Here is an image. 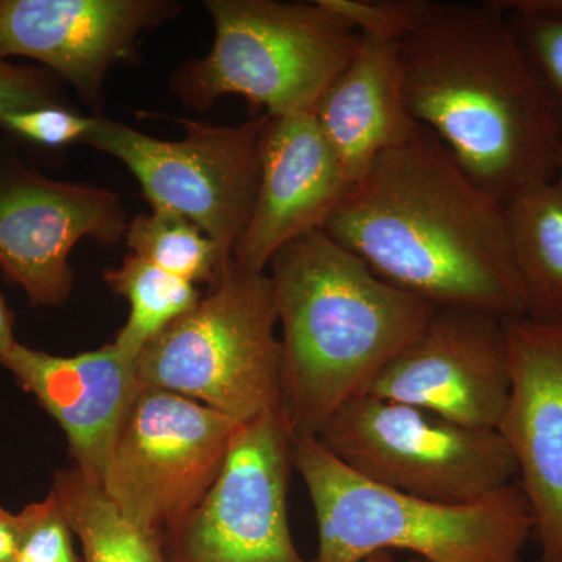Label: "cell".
I'll return each mask as SVG.
<instances>
[{"instance_id": "9a60e30c", "label": "cell", "mask_w": 562, "mask_h": 562, "mask_svg": "<svg viewBox=\"0 0 562 562\" xmlns=\"http://www.w3.org/2000/svg\"><path fill=\"white\" fill-rule=\"evenodd\" d=\"M262 114L260 187L233 257L247 272H268L286 244L324 231L353 188L313 113Z\"/></svg>"}, {"instance_id": "4316f807", "label": "cell", "mask_w": 562, "mask_h": 562, "mask_svg": "<svg viewBox=\"0 0 562 562\" xmlns=\"http://www.w3.org/2000/svg\"><path fill=\"white\" fill-rule=\"evenodd\" d=\"M20 535V514L7 512L0 506V562H16Z\"/></svg>"}, {"instance_id": "5b68a950", "label": "cell", "mask_w": 562, "mask_h": 562, "mask_svg": "<svg viewBox=\"0 0 562 562\" xmlns=\"http://www.w3.org/2000/svg\"><path fill=\"white\" fill-rule=\"evenodd\" d=\"M205 7L213 46L172 77V90L195 110L241 95L271 116L314 113L361 46L357 27L324 0H206Z\"/></svg>"}, {"instance_id": "ac0fdd59", "label": "cell", "mask_w": 562, "mask_h": 562, "mask_svg": "<svg viewBox=\"0 0 562 562\" xmlns=\"http://www.w3.org/2000/svg\"><path fill=\"white\" fill-rule=\"evenodd\" d=\"M525 317L562 324V190L538 184L503 203Z\"/></svg>"}, {"instance_id": "ba28073f", "label": "cell", "mask_w": 562, "mask_h": 562, "mask_svg": "<svg viewBox=\"0 0 562 562\" xmlns=\"http://www.w3.org/2000/svg\"><path fill=\"white\" fill-rule=\"evenodd\" d=\"M176 121L184 136L166 140L95 116L83 144L127 166L151 210L194 222L231 266L257 202L265 114L239 125Z\"/></svg>"}, {"instance_id": "7a4b0ae2", "label": "cell", "mask_w": 562, "mask_h": 562, "mask_svg": "<svg viewBox=\"0 0 562 562\" xmlns=\"http://www.w3.org/2000/svg\"><path fill=\"white\" fill-rule=\"evenodd\" d=\"M398 63L413 120L480 188L505 203L554 180L552 102L498 0L431 2Z\"/></svg>"}, {"instance_id": "277c9868", "label": "cell", "mask_w": 562, "mask_h": 562, "mask_svg": "<svg viewBox=\"0 0 562 562\" xmlns=\"http://www.w3.org/2000/svg\"><path fill=\"white\" fill-rule=\"evenodd\" d=\"M294 469L316 514L312 562H361L409 552L425 562H522L535 519L519 484L450 505L387 490L342 464L319 438H295Z\"/></svg>"}, {"instance_id": "8992f818", "label": "cell", "mask_w": 562, "mask_h": 562, "mask_svg": "<svg viewBox=\"0 0 562 562\" xmlns=\"http://www.w3.org/2000/svg\"><path fill=\"white\" fill-rule=\"evenodd\" d=\"M277 324L269 273L232 262L194 308L140 351V387L176 392L241 424L277 412L283 408Z\"/></svg>"}, {"instance_id": "d6986e66", "label": "cell", "mask_w": 562, "mask_h": 562, "mask_svg": "<svg viewBox=\"0 0 562 562\" xmlns=\"http://www.w3.org/2000/svg\"><path fill=\"white\" fill-rule=\"evenodd\" d=\"M80 543L83 562H169L165 541L140 530L76 465L55 472L50 487Z\"/></svg>"}, {"instance_id": "ffe728a7", "label": "cell", "mask_w": 562, "mask_h": 562, "mask_svg": "<svg viewBox=\"0 0 562 562\" xmlns=\"http://www.w3.org/2000/svg\"><path fill=\"white\" fill-rule=\"evenodd\" d=\"M103 279L131 305L128 321L113 342L133 361H138L144 347L194 308L203 295L191 281L162 271L133 254L120 268L106 269Z\"/></svg>"}, {"instance_id": "9c48e42d", "label": "cell", "mask_w": 562, "mask_h": 562, "mask_svg": "<svg viewBox=\"0 0 562 562\" xmlns=\"http://www.w3.org/2000/svg\"><path fill=\"white\" fill-rule=\"evenodd\" d=\"M241 422L157 387H140L102 490L140 530L165 541L221 475Z\"/></svg>"}, {"instance_id": "5bb4252c", "label": "cell", "mask_w": 562, "mask_h": 562, "mask_svg": "<svg viewBox=\"0 0 562 562\" xmlns=\"http://www.w3.org/2000/svg\"><path fill=\"white\" fill-rule=\"evenodd\" d=\"M180 9L172 0H0V57L40 61L99 105L110 69Z\"/></svg>"}, {"instance_id": "7402d4cb", "label": "cell", "mask_w": 562, "mask_h": 562, "mask_svg": "<svg viewBox=\"0 0 562 562\" xmlns=\"http://www.w3.org/2000/svg\"><path fill=\"white\" fill-rule=\"evenodd\" d=\"M552 102L562 135V0H498Z\"/></svg>"}, {"instance_id": "603a6c76", "label": "cell", "mask_w": 562, "mask_h": 562, "mask_svg": "<svg viewBox=\"0 0 562 562\" xmlns=\"http://www.w3.org/2000/svg\"><path fill=\"white\" fill-rule=\"evenodd\" d=\"M20 519L16 562H83L76 550V536L52 492L44 501L25 506Z\"/></svg>"}, {"instance_id": "6da1fadb", "label": "cell", "mask_w": 562, "mask_h": 562, "mask_svg": "<svg viewBox=\"0 0 562 562\" xmlns=\"http://www.w3.org/2000/svg\"><path fill=\"white\" fill-rule=\"evenodd\" d=\"M324 232L438 308L525 317L503 202L419 124L372 162Z\"/></svg>"}, {"instance_id": "f1b7e54d", "label": "cell", "mask_w": 562, "mask_h": 562, "mask_svg": "<svg viewBox=\"0 0 562 562\" xmlns=\"http://www.w3.org/2000/svg\"><path fill=\"white\" fill-rule=\"evenodd\" d=\"M361 562H395V557L392 552H380L366 558V560Z\"/></svg>"}, {"instance_id": "52a82bcc", "label": "cell", "mask_w": 562, "mask_h": 562, "mask_svg": "<svg viewBox=\"0 0 562 562\" xmlns=\"http://www.w3.org/2000/svg\"><path fill=\"white\" fill-rule=\"evenodd\" d=\"M317 438L362 479L425 501L479 502L517 476L497 430L464 427L373 395L344 406Z\"/></svg>"}, {"instance_id": "484cf974", "label": "cell", "mask_w": 562, "mask_h": 562, "mask_svg": "<svg viewBox=\"0 0 562 562\" xmlns=\"http://www.w3.org/2000/svg\"><path fill=\"white\" fill-rule=\"evenodd\" d=\"M49 105H63L54 74L11 65L0 57V117Z\"/></svg>"}, {"instance_id": "4fadbf2b", "label": "cell", "mask_w": 562, "mask_h": 562, "mask_svg": "<svg viewBox=\"0 0 562 562\" xmlns=\"http://www.w3.org/2000/svg\"><path fill=\"white\" fill-rule=\"evenodd\" d=\"M508 402L497 431L512 450L542 562H562V324L505 319Z\"/></svg>"}, {"instance_id": "e0dca14e", "label": "cell", "mask_w": 562, "mask_h": 562, "mask_svg": "<svg viewBox=\"0 0 562 562\" xmlns=\"http://www.w3.org/2000/svg\"><path fill=\"white\" fill-rule=\"evenodd\" d=\"M398 46V41L362 35L360 49L313 113L353 187L417 125L403 95Z\"/></svg>"}, {"instance_id": "3957f363", "label": "cell", "mask_w": 562, "mask_h": 562, "mask_svg": "<svg viewBox=\"0 0 562 562\" xmlns=\"http://www.w3.org/2000/svg\"><path fill=\"white\" fill-rule=\"evenodd\" d=\"M281 325V406L295 438H317L364 397L438 306L375 276L324 231L269 262Z\"/></svg>"}, {"instance_id": "d4e9b609", "label": "cell", "mask_w": 562, "mask_h": 562, "mask_svg": "<svg viewBox=\"0 0 562 562\" xmlns=\"http://www.w3.org/2000/svg\"><path fill=\"white\" fill-rule=\"evenodd\" d=\"M95 117L83 116L65 105L41 106V109L16 111L0 117V127L40 146H69L83 143L94 127Z\"/></svg>"}, {"instance_id": "83f0119b", "label": "cell", "mask_w": 562, "mask_h": 562, "mask_svg": "<svg viewBox=\"0 0 562 562\" xmlns=\"http://www.w3.org/2000/svg\"><path fill=\"white\" fill-rule=\"evenodd\" d=\"M14 317L0 295V361L10 353L18 341L13 335Z\"/></svg>"}, {"instance_id": "2e32d148", "label": "cell", "mask_w": 562, "mask_h": 562, "mask_svg": "<svg viewBox=\"0 0 562 562\" xmlns=\"http://www.w3.org/2000/svg\"><path fill=\"white\" fill-rule=\"evenodd\" d=\"M0 362L60 425L74 465L102 486L122 422L140 390L136 361L114 342L74 357L18 342Z\"/></svg>"}, {"instance_id": "44dd1931", "label": "cell", "mask_w": 562, "mask_h": 562, "mask_svg": "<svg viewBox=\"0 0 562 562\" xmlns=\"http://www.w3.org/2000/svg\"><path fill=\"white\" fill-rule=\"evenodd\" d=\"M124 239L136 257L195 286H214L228 269L216 244L202 228L173 211L151 210L139 214L128 222Z\"/></svg>"}, {"instance_id": "cb8c5ba5", "label": "cell", "mask_w": 562, "mask_h": 562, "mask_svg": "<svg viewBox=\"0 0 562 562\" xmlns=\"http://www.w3.org/2000/svg\"><path fill=\"white\" fill-rule=\"evenodd\" d=\"M336 13L357 27L361 35L401 41L425 16L428 0H324Z\"/></svg>"}, {"instance_id": "4dcf8cb0", "label": "cell", "mask_w": 562, "mask_h": 562, "mask_svg": "<svg viewBox=\"0 0 562 562\" xmlns=\"http://www.w3.org/2000/svg\"><path fill=\"white\" fill-rule=\"evenodd\" d=\"M406 562H425V561L419 560V558H412V560H408Z\"/></svg>"}, {"instance_id": "8fae6325", "label": "cell", "mask_w": 562, "mask_h": 562, "mask_svg": "<svg viewBox=\"0 0 562 562\" xmlns=\"http://www.w3.org/2000/svg\"><path fill=\"white\" fill-rule=\"evenodd\" d=\"M114 192L0 168V269L36 306H58L74 286L69 255L81 239L114 246L127 232Z\"/></svg>"}, {"instance_id": "f546056e", "label": "cell", "mask_w": 562, "mask_h": 562, "mask_svg": "<svg viewBox=\"0 0 562 562\" xmlns=\"http://www.w3.org/2000/svg\"><path fill=\"white\" fill-rule=\"evenodd\" d=\"M553 181L562 190V146H561L560 155H558L557 176H554V180Z\"/></svg>"}, {"instance_id": "30bf717a", "label": "cell", "mask_w": 562, "mask_h": 562, "mask_svg": "<svg viewBox=\"0 0 562 562\" xmlns=\"http://www.w3.org/2000/svg\"><path fill=\"white\" fill-rule=\"evenodd\" d=\"M294 442L283 408L241 424L216 483L166 536L169 562H312L288 516Z\"/></svg>"}, {"instance_id": "7c38bea8", "label": "cell", "mask_w": 562, "mask_h": 562, "mask_svg": "<svg viewBox=\"0 0 562 562\" xmlns=\"http://www.w3.org/2000/svg\"><path fill=\"white\" fill-rule=\"evenodd\" d=\"M509 387L505 319L438 308L368 395L416 406L464 427L497 430Z\"/></svg>"}]
</instances>
